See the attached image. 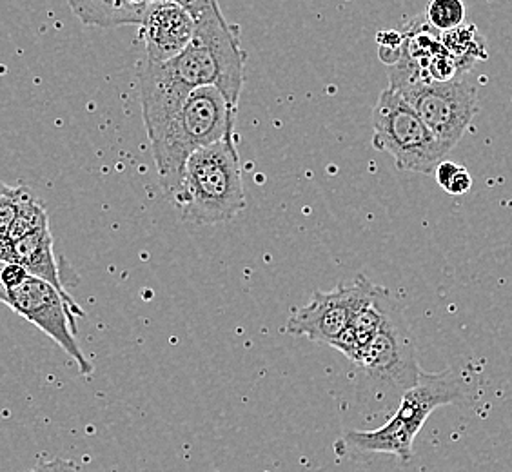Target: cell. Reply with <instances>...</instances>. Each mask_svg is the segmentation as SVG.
Returning a JSON list of instances; mask_svg holds the SVG:
<instances>
[{
    "label": "cell",
    "instance_id": "obj_1",
    "mask_svg": "<svg viewBox=\"0 0 512 472\" xmlns=\"http://www.w3.org/2000/svg\"><path fill=\"white\" fill-rule=\"evenodd\" d=\"M247 53L240 28L229 24L222 10L195 20L188 46L173 59L146 62L138 73L140 106L146 131L160 126L182 106L193 89L215 86L231 108L238 109L246 80Z\"/></svg>",
    "mask_w": 512,
    "mask_h": 472
},
{
    "label": "cell",
    "instance_id": "obj_2",
    "mask_svg": "<svg viewBox=\"0 0 512 472\" xmlns=\"http://www.w3.org/2000/svg\"><path fill=\"white\" fill-rule=\"evenodd\" d=\"M235 115L226 97L215 86L193 89L180 108L160 126L148 131L160 186L175 200L188 158L222 138L235 135Z\"/></svg>",
    "mask_w": 512,
    "mask_h": 472
},
{
    "label": "cell",
    "instance_id": "obj_3",
    "mask_svg": "<svg viewBox=\"0 0 512 472\" xmlns=\"http://www.w3.org/2000/svg\"><path fill=\"white\" fill-rule=\"evenodd\" d=\"M175 206L193 226L224 224L246 209L235 135L197 149L188 158Z\"/></svg>",
    "mask_w": 512,
    "mask_h": 472
},
{
    "label": "cell",
    "instance_id": "obj_4",
    "mask_svg": "<svg viewBox=\"0 0 512 472\" xmlns=\"http://www.w3.org/2000/svg\"><path fill=\"white\" fill-rule=\"evenodd\" d=\"M471 387L462 374L453 369L442 373H420L418 384L407 389L396 413L375 431H349L345 442L365 453L393 454L402 462L413 458L414 438L422 431L427 418L442 405L462 404Z\"/></svg>",
    "mask_w": 512,
    "mask_h": 472
},
{
    "label": "cell",
    "instance_id": "obj_5",
    "mask_svg": "<svg viewBox=\"0 0 512 472\" xmlns=\"http://www.w3.org/2000/svg\"><path fill=\"white\" fill-rule=\"evenodd\" d=\"M371 120L373 146L391 155L402 171L431 175L451 151L396 89L380 93Z\"/></svg>",
    "mask_w": 512,
    "mask_h": 472
},
{
    "label": "cell",
    "instance_id": "obj_6",
    "mask_svg": "<svg viewBox=\"0 0 512 472\" xmlns=\"http://www.w3.org/2000/svg\"><path fill=\"white\" fill-rule=\"evenodd\" d=\"M0 304L8 305L11 311L39 327L44 335L50 336L60 349L75 360L80 373H93V364L75 338L77 316H84V311L79 305L71 304L53 284L30 275L20 286L0 289Z\"/></svg>",
    "mask_w": 512,
    "mask_h": 472
},
{
    "label": "cell",
    "instance_id": "obj_7",
    "mask_svg": "<svg viewBox=\"0 0 512 472\" xmlns=\"http://www.w3.org/2000/svg\"><path fill=\"white\" fill-rule=\"evenodd\" d=\"M396 91L451 151L480 111L478 89L460 75L449 80H416Z\"/></svg>",
    "mask_w": 512,
    "mask_h": 472
},
{
    "label": "cell",
    "instance_id": "obj_8",
    "mask_svg": "<svg viewBox=\"0 0 512 472\" xmlns=\"http://www.w3.org/2000/svg\"><path fill=\"white\" fill-rule=\"evenodd\" d=\"M356 365L389 393L402 394L418 384L420 364L409 324L400 305L391 302L384 324L360 354Z\"/></svg>",
    "mask_w": 512,
    "mask_h": 472
},
{
    "label": "cell",
    "instance_id": "obj_9",
    "mask_svg": "<svg viewBox=\"0 0 512 472\" xmlns=\"http://www.w3.org/2000/svg\"><path fill=\"white\" fill-rule=\"evenodd\" d=\"M373 286L371 280L358 275L355 282L338 284L333 291H316L311 304L295 309L289 316L287 335L306 336L316 344H335Z\"/></svg>",
    "mask_w": 512,
    "mask_h": 472
},
{
    "label": "cell",
    "instance_id": "obj_10",
    "mask_svg": "<svg viewBox=\"0 0 512 472\" xmlns=\"http://www.w3.org/2000/svg\"><path fill=\"white\" fill-rule=\"evenodd\" d=\"M138 28L149 62H164L177 57L188 46L195 33V19L175 2L157 0L149 2Z\"/></svg>",
    "mask_w": 512,
    "mask_h": 472
},
{
    "label": "cell",
    "instance_id": "obj_11",
    "mask_svg": "<svg viewBox=\"0 0 512 472\" xmlns=\"http://www.w3.org/2000/svg\"><path fill=\"white\" fill-rule=\"evenodd\" d=\"M0 260L17 262L20 266L26 267L30 275L39 276L42 280L50 282L59 289L62 295L68 298L71 304L79 305L66 291L64 280L60 276L57 256L53 251V236H51L50 224L39 227L28 235L22 236L19 240L0 247Z\"/></svg>",
    "mask_w": 512,
    "mask_h": 472
},
{
    "label": "cell",
    "instance_id": "obj_12",
    "mask_svg": "<svg viewBox=\"0 0 512 472\" xmlns=\"http://www.w3.org/2000/svg\"><path fill=\"white\" fill-rule=\"evenodd\" d=\"M391 302H393V298L389 295V291L385 287L375 284L362 305L356 309L347 329L336 340L333 347H336L340 353H344V356L356 364L367 344L378 333L380 325L384 324L385 315H387V309Z\"/></svg>",
    "mask_w": 512,
    "mask_h": 472
},
{
    "label": "cell",
    "instance_id": "obj_13",
    "mask_svg": "<svg viewBox=\"0 0 512 472\" xmlns=\"http://www.w3.org/2000/svg\"><path fill=\"white\" fill-rule=\"evenodd\" d=\"M151 0H68L73 15L93 28L140 26Z\"/></svg>",
    "mask_w": 512,
    "mask_h": 472
},
{
    "label": "cell",
    "instance_id": "obj_14",
    "mask_svg": "<svg viewBox=\"0 0 512 472\" xmlns=\"http://www.w3.org/2000/svg\"><path fill=\"white\" fill-rule=\"evenodd\" d=\"M48 224H50V218H48L46 207L42 206L39 200L33 197L26 187H22L19 198V211H17V217H15L13 224H11L6 244L15 242V240L28 235L31 231H35V229H39L42 226H48Z\"/></svg>",
    "mask_w": 512,
    "mask_h": 472
},
{
    "label": "cell",
    "instance_id": "obj_15",
    "mask_svg": "<svg viewBox=\"0 0 512 472\" xmlns=\"http://www.w3.org/2000/svg\"><path fill=\"white\" fill-rule=\"evenodd\" d=\"M440 40L445 46V50L458 60V64L462 66L463 71L471 68L474 60L478 59V44H483L478 31L474 26H462L454 28V30L444 31L440 35Z\"/></svg>",
    "mask_w": 512,
    "mask_h": 472
},
{
    "label": "cell",
    "instance_id": "obj_16",
    "mask_svg": "<svg viewBox=\"0 0 512 472\" xmlns=\"http://www.w3.org/2000/svg\"><path fill=\"white\" fill-rule=\"evenodd\" d=\"M425 20L434 30H454L465 22V6L462 0H431L425 10Z\"/></svg>",
    "mask_w": 512,
    "mask_h": 472
},
{
    "label": "cell",
    "instance_id": "obj_17",
    "mask_svg": "<svg viewBox=\"0 0 512 472\" xmlns=\"http://www.w3.org/2000/svg\"><path fill=\"white\" fill-rule=\"evenodd\" d=\"M22 187H8L0 193V247L8 242L11 224L19 211V198Z\"/></svg>",
    "mask_w": 512,
    "mask_h": 472
},
{
    "label": "cell",
    "instance_id": "obj_18",
    "mask_svg": "<svg viewBox=\"0 0 512 472\" xmlns=\"http://www.w3.org/2000/svg\"><path fill=\"white\" fill-rule=\"evenodd\" d=\"M471 187H473V178H471L467 169L460 166V168L456 169V173L451 177V180L447 182L444 191L449 193L451 197H460V195L469 193Z\"/></svg>",
    "mask_w": 512,
    "mask_h": 472
},
{
    "label": "cell",
    "instance_id": "obj_19",
    "mask_svg": "<svg viewBox=\"0 0 512 472\" xmlns=\"http://www.w3.org/2000/svg\"><path fill=\"white\" fill-rule=\"evenodd\" d=\"M151 2H157V0H151ZM164 2H175L178 6H182L193 15L195 20L204 17L209 11L220 10L218 0H164Z\"/></svg>",
    "mask_w": 512,
    "mask_h": 472
},
{
    "label": "cell",
    "instance_id": "obj_20",
    "mask_svg": "<svg viewBox=\"0 0 512 472\" xmlns=\"http://www.w3.org/2000/svg\"><path fill=\"white\" fill-rule=\"evenodd\" d=\"M404 33L402 31H380L376 35L378 48H391V50H402L404 48Z\"/></svg>",
    "mask_w": 512,
    "mask_h": 472
},
{
    "label": "cell",
    "instance_id": "obj_21",
    "mask_svg": "<svg viewBox=\"0 0 512 472\" xmlns=\"http://www.w3.org/2000/svg\"><path fill=\"white\" fill-rule=\"evenodd\" d=\"M8 187H10V186H6V184H4V182H0V193H2V191H6V189H8Z\"/></svg>",
    "mask_w": 512,
    "mask_h": 472
}]
</instances>
